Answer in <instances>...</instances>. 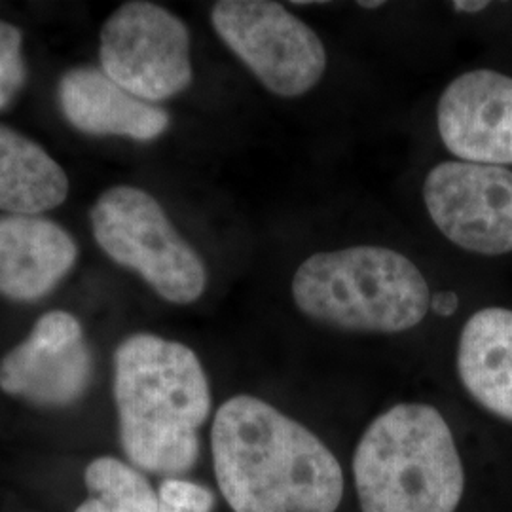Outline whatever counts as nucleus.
Returning <instances> with one entry per match:
<instances>
[{"label":"nucleus","instance_id":"nucleus-1","mask_svg":"<svg viewBox=\"0 0 512 512\" xmlns=\"http://www.w3.org/2000/svg\"><path fill=\"white\" fill-rule=\"evenodd\" d=\"M213 471L234 512H338L346 478L329 446L253 395L222 403L211 427Z\"/></svg>","mask_w":512,"mask_h":512},{"label":"nucleus","instance_id":"nucleus-2","mask_svg":"<svg viewBox=\"0 0 512 512\" xmlns=\"http://www.w3.org/2000/svg\"><path fill=\"white\" fill-rule=\"evenodd\" d=\"M112 393L120 444L133 467L164 478L196 467L213 397L194 349L150 332L131 334L114 351Z\"/></svg>","mask_w":512,"mask_h":512},{"label":"nucleus","instance_id":"nucleus-3","mask_svg":"<svg viewBox=\"0 0 512 512\" xmlns=\"http://www.w3.org/2000/svg\"><path fill=\"white\" fill-rule=\"evenodd\" d=\"M361 512H456L465 469L454 433L431 404L399 403L374 418L353 456Z\"/></svg>","mask_w":512,"mask_h":512},{"label":"nucleus","instance_id":"nucleus-4","mask_svg":"<svg viewBox=\"0 0 512 512\" xmlns=\"http://www.w3.org/2000/svg\"><path fill=\"white\" fill-rule=\"evenodd\" d=\"M291 294L304 317L351 334H401L431 311V289L420 268L380 245L308 256L294 272Z\"/></svg>","mask_w":512,"mask_h":512},{"label":"nucleus","instance_id":"nucleus-5","mask_svg":"<svg viewBox=\"0 0 512 512\" xmlns=\"http://www.w3.org/2000/svg\"><path fill=\"white\" fill-rule=\"evenodd\" d=\"M93 236L116 264L141 275L154 293L188 306L207 289V268L160 202L135 186L105 190L92 209Z\"/></svg>","mask_w":512,"mask_h":512},{"label":"nucleus","instance_id":"nucleus-6","mask_svg":"<svg viewBox=\"0 0 512 512\" xmlns=\"http://www.w3.org/2000/svg\"><path fill=\"white\" fill-rule=\"evenodd\" d=\"M211 25L228 50L277 97H302L327 73L329 55L321 37L279 2L220 0L211 8Z\"/></svg>","mask_w":512,"mask_h":512},{"label":"nucleus","instance_id":"nucleus-7","mask_svg":"<svg viewBox=\"0 0 512 512\" xmlns=\"http://www.w3.org/2000/svg\"><path fill=\"white\" fill-rule=\"evenodd\" d=\"M99 57L110 80L152 105L186 92L194 78L186 23L145 0L122 4L105 21Z\"/></svg>","mask_w":512,"mask_h":512},{"label":"nucleus","instance_id":"nucleus-8","mask_svg":"<svg viewBox=\"0 0 512 512\" xmlns=\"http://www.w3.org/2000/svg\"><path fill=\"white\" fill-rule=\"evenodd\" d=\"M423 203L440 234L475 255L512 253V171L450 160L423 181Z\"/></svg>","mask_w":512,"mask_h":512},{"label":"nucleus","instance_id":"nucleus-9","mask_svg":"<svg viewBox=\"0 0 512 512\" xmlns=\"http://www.w3.org/2000/svg\"><path fill=\"white\" fill-rule=\"evenodd\" d=\"M92 368L80 321L69 311H50L0 361V389L27 403L61 408L86 393Z\"/></svg>","mask_w":512,"mask_h":512},{"label":"nucleus","instance_id":"nucleus-10","mask_svg":"<svg viewBox=\"0 0 512 512\" xmlns=\"http://www.w3.org/2000/svg\"><path fill=\"white\" fill-rule=\"evenodd\" d=\"M437 128L461 162L512 164V78L492 69L459 74L442 92Z\"/></svg>","mask_w":512,"mask_h":512},{"label":"nucleus","instance_id":"nucleus-11","mask_svg":"<svg viewBox=\"0 0 512 512\" xmlns=\"http://www.w3.org/2000/svg\"><path fill=\"white\" fill-rule=\"evenodd\" d=\"M78 247L54 220L0 215V294L37 302L52 293L76 264Z\"/></svg>","mask_w":512,"mask_h":512},{"label":"nucleus","instance_id":"nucleus-12","mask_svg":"<svg viewBox=\"0 0 512 512\" xmlns=\"http://www.w3.org/2000/svg\"><path fill=\"white\" fill-rule=\"evenodd\" d=\"M59 107L73 128L88 135L148 143L169 129V112L120 88L101 69L78 67L57 86Z\"/></svg>","mask_w":512,"mask_h":512},{"label":"nucleus","instance_id":"nucleus-13","mask_svg":"<svg viewBox=\"0 0 512 512\" xmlns=\"http://www.w3.org/2000/svg\"><path fill=\"white\" fill-rule=\"evenodd\" d=\"M456 366L476 403L512 423V310L473 313L459 334Z\"/></svg>","mask_w":512,"mask_h":512},{"label":"nucleus","instance_id":"nucleus-14","mask_svg":"<svg viewBox=\"0 0 512 512\" xmlns=\"http://www.w3.org/2000/svg\"><path fill=\"white\" fill-rule=\"evenodd\" d=\"M69 177L29 137L0 124V211L38 217L69 196Z\"/></svg>","mask_w":512,"mask_h":512},{"label":"nucleus","instance_id":"nucleus-15","mask_svg":"<svg viewBox=\"0 0 512 512\" xmlns=\"http://www.w3.org/2000/svg\"><path fill=\"white\" fill-rule=\"evenodd\" d=\"M88 497L74 512H158V490L129 461L101 456L86 465Z\"/></svg>","mask_w":512,"mask_h":512},{"label":"nucleus","instance_id":"nucleus-16","mask_svg":"<svg viewBox=\"0 0 512 512\" xmlns=\"http://www.w3.org/2000/svg\"><path fill=\"white\" fill-rule=\"evenodd\" d=\"M23 35L16 25L0 19V110L6 109L27 82Z\"/></svg>","mask_w":512,"mask_h":512},{"label":"nucleus","instance_id":"nucleus-17","mask_svg":"<svg viewBox=\"0 0 512 512\" xmlns=\"http://www.w3.org/2000/svg\"><path fill=\"white\" fill-rule=\"evenodd\" d=\"M217 497L198 482L164 478L158 486V512H215Z\"/></svg>","mask_w":512,"mask_h":512},{"label":"nucleus","instance_id":"nucleus-18","mask_svg":"<svg viewBox=\"0 0 512 512\" xmlns=\"http://www.w3.org/2000/svg\"><path fill=\"white\" fill-rule=\"evenodd\" d=\"M459 308L458 294L454 291H444V293L431 294V311L442 317L454 315Z\"/></svg>","mask_w":512,"mask_h":512},{"label":"nucleus","instance_id":"nucleus-19","mask_svg":"<svg viewBox=\"0 0 512 512\" xmlns=\"http://www.w3.org/2000/svg\"><path fill=\"white\" fill-rule=\"evenodd\" d=\"M452 6H454L456 12H461V14H478V12L486 10V8H490V2H486V0H480V2L459 0V2H454Z\"/></svg>","mask_w":512,"mask_h":512},{"label":"nucleus","instance_id":"nucleus-20","mask_svg":"<svg viewBox=\"0 0 512 512\" xmlns=\"http://www.w3.org/2000/svg\"><path fill=\"white\" fill-rule=\"evenodd\" d=\"M361 8H368V10H376V8H384V2L376 0V2H359Z\"/></svg>","mask_w":512,"mask_h":512}]
</instances>
